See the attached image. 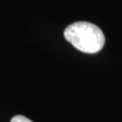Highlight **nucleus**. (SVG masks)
<instances>
[{"instance_id":"obj_1","label":"nucleus","mask_w":122,"mask_h":122,"mask_svg":"<svg viewBox=\"0 0 122 122\" xmlns=\"http://www.w3.org/2000/svg\"><path fill=\"white\" fill-rule=\"evenodd\" d=\"M64 37L77 50L86 53L100 52L105 44V36L100 27L84 21L67 26Z\"/></svg>"},{"instance_id":"obj_2","label":"nucleus","mask_w":122,"mask_h":122,"mask_svg":"<svg viewBox=\"0 0 122 122\" xmlns=\"http://www.w3.org/2000/svg\"><path fill=\"white\" fill-rule=\"evenodd\" d=\"M10 122H33L31 121L29 118H27L25 116H22V115H16L15 116L14 118H12L11 121Z\"/></svg>"}]
</instances>
